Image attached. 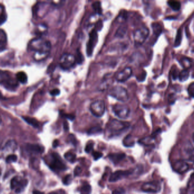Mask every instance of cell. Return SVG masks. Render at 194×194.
I'll list each match as a JSON object with an SVG mask.
<instances>
[{"instance_id": "6da1fadb", "label": "cell", "mask_w": 194, "mask_h": 194, "mask_svg": "<svg viewBox=\"0 0 194 194\" xmlns=\"http://www.w3.org/2000/svg\"><path fill=\"white\" fill-rule=\"evenodd\" d=\"M29 49L34 52L33 57L35 60L40 61L48 56L51 49V44L43 38H35L31 41Z\"/></svg>"}, {"instance_id": "7a4b0ae2", "label": "cell", "mask_w": 194, "mask_h": 194, "mask_svg": "<svg viewBox=\"0 0 194 194\" xmlns=\"http://www.w3.org/2000/svg\"><path fill=\"white\" fill-rule=\"evenodd\" d=\"M129 126L128 123L120 121L118 120H112L107 125V129L110 135L115 136L124 132Z\"/></svg>"}, {"instance_id": "3957f363", "label": "cell", "mask_w": 194, "mask_h": 194, "mask_svg": "<svg viewBox=\"0 0 194 194\" xmlns=\"http://www.w3.org/2000/svg\"><path fill=\"white\" fill-rule=\"evenodd\" d=\"M108 94L110 96L113 97L120 102H126L129 99L128 93L127 89L122 86H118L112 87L110 89Z\"/></svg>"}, {"instance_id": "277c9868", "label": "cell", "mask_w": 194, "mask_h": 194, "mask_svg": "<svg viewBox=\"0 0 194 194\" xmlns=\"http://www.w3.org/2000/svg\"><path fill=\"white\" fill-rule=\"evenodd\" d=\"M149 34V30L147 27H140L134 34V40L136 46H140L145 42Z\"/></svg>"}, {"instance_id": "5b68a950", "label": "cell", "mask_w": 194, "mask_h": 194, "mask_svg": "<svg viewBox=\"0 0 194 194\" xmlns=\"http://www.w3.org/2000/svg\"><path fill=\"white\" fill-rule=\"evenodd\" d=\"M49 167L53 171H63L66 169V165L59 155L56 153L51 154V160L49 164Z\"/></svg>"}, {"instance_id": "8992f818", "label": "cell", "mask_w": 194, "mask_h": 194, "mask_svg": "<svg viewBox=\"0 0 194 194\" xmlns=\"http://www.w3.org/2000/svg\"><path fill=\"white\" fill-rule=\"evenodd\" d=\"M105 103L103 100H97L92 102L90 106V111L92 114L97 117H101L105 112Z\"/></svg>"}, {"instance_id": "52a82bcc", "label": "cell", "mask_w": 194, "mask_h": 194, "mask_svg": "<svg viewBox=\"0 0 194 194\" xmlns=\"http://www.w3.org/2000/svg\"><path fill=\"white\" fill-rule=\"evenodd\" d=\"M113 111L119 119H126L129 117L130 109L127 105L116 104L113 106Z\"/></svg>"}, {"instance_id": "ba28073f", "label": "cell", "mask_w": 194, "mask_h": 194, "mask_svg": "<svg viewBox=\"0 0 194 194\" xmlns=\"http://www.w3.org/2000/svg\"><path fill=\"white\" fill-rule=\"evenodd\" d=\"M76 63L75 57L70 54L65 53L61 57L60 60V65L64 70H69L72 68Z\"/></svg>"}, {"instance_id": "9c48e42d", "label": "cell", "mask_w": 194, "mask_h": 194, "mask_svg": "<svg viewBox=\"0 0 194 194\" xmlns=\"http://www.w3.org/2000/svg\"><path fill=\"white\" fill-rule=\"evenodd\" d=\"M27 184V180L20 178L19 177H16L13 178L11 181V188L12 189L15 190L16 193L21 192L22 189H24Z\"/></svg>"}, {"instance_id": "30bf717a", "label": "cell", "mask_w": 194, "mask_h": 194, "mask_svg": "<svg viewBox=\"0 0 194 194\" xmlns=\"http://www.w3.org/2000/svg\"><path fill=\"white\" fill-rule=\"evenodd\" d=\"M142 190L146 192L157 193L161 190V185L158 182H146L143 184Z\"/></svg>"}, {"instance_id": "8fae6325", "label": "cell", "mask_w": 194, "mask_h": 194, "mask_svg": "<svg viewBox=\"0 0 194 194\" xmlns=\"http://www.w3.org/2000/svg\"><path fill=\"white\" fill-rule=\"evenodd\" d=\"M132 75V71L130 67H125L120 71L116 77V80L120 83H124L128 80Z\"/></svg>"}, {"instance_id": "7c38bea8", "label": "cell", "mask_w": 194, "mask_h": 194, "mask_svg": "<svg viewBox=\"0 0 194 194\" xmlns=\"http://www.w3.org/2000/svg\"><path fill=\"white\" fill-rule=\"evenodd\" d=\"M0 84H3L11 87L16 86V84L11 79L9 74L1 71H0Z\"/></svg>"}, {"instance_id": "4fadbf2b", "label": "cell", "mask_w": 194, "mask_h": 194, "mask_svg": "<svg viewBox=\"0 0 194 194\" xmlns=\"http://www.w3.org/2000/svg\"><path fill=\"white\" fill-rule=\"evenodd\" d=\"M129 171H123V170H118L113 173L109 178L110 182H115L123 178L127 177L131 174Z\"/></svg>"}, {"instance_id": "5bb4252c", "label": "cell", "mask_w": 194, "mask_h": 194, "mask_svg": "<svg viewBox=\"0 0 194 194\" xmlns=\"http://www.w3.org/2000/svg\"><path fill=\"white\" fill-rule=\"evenodd\" d=\"M97 33L94 30H92V32L90 34V39L87 46V55H91L93 52V50L97 43Z\"/></svg>"}, {"instance_id": "9a60e30c", "label": "cell", "mask_w": 194, "mask_h": 194, "mask_svg": "<svg viewBox=\"0 0 194 194\" xmlns=\"http://www.w3.org/2000/svg\"><path fill=\"white\" fill-rule=\"evenodd\" d=\"M172 168L174 171L180 174L185 173L189 170V165L184 161H178L174 162L172 165Z\"/></svg>"}, {"instance_id": "2e32d148", "label": "cell", "mask_w": 194, "mask_h": 194, "mask_svg": "<svg viewBox=\"0 0 194 194\" xmlns=\"http://www.w3.org/2000/svg\"><path fill=\"white\" fill-rule=\"evenodd\" d=\"M108 158L109 159L113 162L114 164H118L119 162L122 161L125 157V154L124 153H111L108 155Z\"/></svg>"}, {"instance_id": "e0dca14e", "label": "cell", "mask_w": 194, "mask_h": 194, "mask_svg": "<svg viewBox=\"0 0 194 194\" xmlns=\"http://www.w3.org/2000/svg\"><path fill=\"white\" fill-rule=\"evenodd\" d=\"M27 148L29 151L34 153H42L44 150L43 147L38 144H28Z\"/></svg>"}, {"instance_id": "ac0fdd59", "label": "cell", "mask_w": 194, "mask_h": 194, "mask_svg": "<svg viewBox=\"0 0 194 194\" xmlns=\"http://www.w3.org/2000/svg\"><path fill=\"white\" fill-rule=\"evenodd\" d=\"M7 43V37L5 32L0 29V51L5 49Z\"/></svg>"}, {"instance_id": "d6986e66", "label": "cell", "mask_w": 194, "mask_h": 194, "mask_svg": "<svg viewBox=\"0 0 194 194\" xmlns=\"http://www.w3.org/2000/svg\"><path fill=\"white\" fill-rule=\"evenodd\" d=\"M16 143L15 141L10 140L9 141L5 146V150L6 151H14L16 149Z\"/></svg>"}, {"instance_id": "ffe728a7", "label": "cell", "mask_w": 194, "mask_h": 194, "mask_svg": "<svg viewBox=\"0 0 194 194\" xmlns=\"http://www.w3.org/2000/svg\"><path fill=\"white\" fill-rule=\"evenodd\" d=\"M123 145L125 147H132L135 145V141L131 135H127L124 138V140L123 141Z\"/></svg>"}, {"instance_id": "44dd1931", "label": "cell", "mask_w": 194, "mask_h": 194, "mask_svg": "<svg viewBox=\"0 0 194 194\" xmlns=\"http://www.w3.org/2000/svg\"><path fill=\"white\" fill-rule=\"evenodd\" d=\"M23 119L29 125H31L34 128H38L39 126V122L36 120L30 117H22Z\"/></svg>"}, {"instance_id": "7402d4cb", "label": "cell", "mask_w": 194, "mask_h": 194, "mask_svg": "<svg viewBox=\"0 0 194 194\" xmlns=\"http://www.w3.org/2000/svg\"><path fill=\"white\" fill-rule=\"evenodd\" d=\"M65 159L70 163H74L76 160V154L72 152H67L64 154Z\"/></svg>"}, {"instance_id": "603a6c76", "label": "cell", "mask_w": 194, "mask_h": 194, "mask_svg": "<svg viewBox=\"0 0 194 194\" xmlns=\"http://www.w3.org/2000/svg\"><path fill=\"white\" fill-rule=\"evenodd\" d=\"M189 77V72L187 70H183L178 75V78L179 81L181 82L186 81L188 79Z\"/></svg>"}, {"instance_id": "cb8c5ba5", "label": "cell", "mask_w": 194, "mask_h": 194, "mask_svg": "<svg viewBox=\"0 0 194 194\" xmlns=\"http://www.w3.org/2000/svg\"><path fill=\"white\" fill-rule=\"evenodd\" d=\"M168 5L172 9L173 11H178L181 8V3L179 1H168Z\"/></svg>"}, {"instance_id": "d4e9b609", "label": "cell", "mask_w": 194, "mask_h": 194, "mask_svg": "<svg viewBox=\"0 0 194 194\" xmlns=\"http://www.w3.org/2000/svg\"><path fill=\"white\" fill-rule=\"evenodd\" d=\"M16 78L18 80L23 84H25L27 81L26 74L23 72H19L16 74Z\"/></svg>"}, {"instance_id": "484cf974", "label": "cell", "mask_w": 194, "mask_h": 194, "mask_svg": "<svg viewBox=\"0 0 194 194\" xmlns=\"http://www.w3.org/2000/svg\"><path fill=\"white\" fill-rule=\"evenodd\" d=\"M92 192V187L89 184H85L81 187V194H90Z\"/></svg>"}, {"instance_id": "4316f807", "label": "cell", "mask_w": 194, "mask_h": 194, "mask_svg": "<svg viewBox=\"0 0 194 194\" xmlns=\"http://www.w3.org/2000/svg\"><path fill=\"white\" fill-rule=\"evenodd\" d=\"M102 131V129L100 126H95V127H93L89 130L87 133L90 135H96V134H99L101 133Z\"/></svg>"}, {"instance_id": "83f0119b", "label": "cell", "mask_w": 194, "mask_h": 194, "mask_svg": "<svg viewBox=\"0 0 194 194\" xmlns=\"http://www.w3.org/2000/svg\"><path fill=\"white\" fill-rule=\"evenodd\" d=\"M152 28L153 30V32H154V34H157V35H159L161 33L162 29L161 26L158 24V23H153L152 25Z\"/></svg>"}, {"instance_id": "f1b7e54d", "label": "cell", "mask_w": 194, "mask_h": 194, "mask_svg": "<svg viewBox=\"0 0 194 194\" xmlns=\"http://www.w3.org/2000/svg\"><path fill=\"white\" fill-rule=\"evenodd\" d=\"M126 34V29L124 27H120L119 28L116 33V36L119 38L123 37L125 34Z\"/></svg>"}, {"instance_id": "f546056e", "label": "cell", "mask_w": 194, "mask_h": 194, "mask_svg": "<svg viewBox=\"0 0 194 194\" xmlns=\"http://www.w3.org/2000/svg\"><path fill=\"white\" fill-rule=\"evenodd\" d=\"M187 91L190 96L194 98V82L191 83L189 85Z\"/></svg>"}, {"instance_id": "4dcf8cb0", "label": "cell", "mask_w": 194, "mask_h": 194, "mask_svg": "<svg viewBox=\"0 0 194 194\" xmlns=\"http://www.w3.org/2000/svg\"><path fill=\"white\" fill-rule=\"evenodd\" d=\"M17 156L15 154H10L7 156L6 159V161L7 163H12L16 161Z\"/></svg>"}, {"instance_id": "1f68e13d", "label": "cell", "mask_w": 194, "mask_h": 194, "mask_svg": "<svg viewBox=\"0 0 194 194\" xmlns=\"http://www.w3.org/2000/svg\"><path fill=\"white\" fill-rule=\"evenodd\" d=\"M72 176L69 174H68L67 175H66L63 179V183L64 184V185L70 184L71 182H72Z\"/></svg>"}, {"instance_id": "d6a6232c", "label": "cell", "mask_w": 194, "mask_h": 194, "mask_svg": "<svg viewBox=\"0 0 194 194\" xmlns=\"http://www.w3.org/2000/svg\"><path fill=\"white\" fill-rule=\"evenodd\" d=\"M92 156L94 158V159L95 161H97L102 157L103 154L102 153L99 152V151H93Z\"/></svg>"}, {"instance_id": "836d02e7", "label": "cell", "mask_w": 194, "mask_h": 194, "mask_svg": "<svg viewBox=\"0 0 194 194\" xmlns=\"http://www.w3.org/2000/svg\"><path fill=\"white\" fill-rule=\"evenodd\" d=\"M68 140L69 142L72 143L74 146L76 145L77 144V141L75 138V136L74 135H72V134H70V135H68Z\"/></svg>"}, {"instance_id": "e575fe53", "label": "cell", "mask_w": 194, "mask_h": 194, "mask_svg": "<svg viewBox=\"0 0 194 194\" xmlns=\"http://www.w3.org/2000/svg\"><path fill=\"white\" fill-rule=\"evenodd\" d=\"M181 39H182V32L178 31L176 39L175 41V46H178L181 44Z\"/></svg>"}, {"instance_id": "d590c367", "label": "cell", "mask_w": 194, "mask_h": 194, "mask_svg": "<svg viewBox=\"0 0 194 194\" xmlns=\"http://www.w3.org/2000/svg\"><path fill=\"white\" fill-rule=\"evenodd\" d=\"M93 7L95 9V11L97 12L98 14H101L102 13V10L101 9V5H100V2H97L93 4Z\"/></svg>"}, {"instance_id": "8d00e7d4", "label": "cell", "mask_w": 194, "mask_h": 194, "mask_svg": "<svg viewBox=\"0 0 194 194\" xmlns=\"http://www.w3.org/2000/svg\"><path fill=\"white\" fill-rule=\"evenodd\" d=\"M93 148H94V144L89 143V144H87V145L86 146L85 151H86V153H90V152H92L93 150Z\"/></svg>"}, {"instance_id": "74e56055", "label": "cell", "mask_w": 194, "mask_h": 194, "mask_svg": "<svg viewBox=\"0 0 194 194\" xmlns=\"http://www.w3.org/2000/svg\"><path fill=\"white\" fill-rule=\"evenodd\" d=\"M81 173H82V169H81V167L78 166H76L74 170V175L75 177L79 176L81 174Z\"/></svg>"}, {"instance_id": "f35d334b", "label": "cell", "mask_w": 194, "mask_h": 194, "mask_svg": "<svg viewBox=\"0 0 194 194\" xmlns=\"http://www.w3.org/2000/svg\"><path fill=\"white\" fill-rule=\"evenodd\" d=\"M60 93V91L59 89H57V88L54 89L52 91H51V92H50V94L53 96H58V95H59Z\"/></svg>"}, {"instance_id": "ab89813d", "label": "cell", "mask_w": 194, "mask_h": 194, "mask_svg": "<svg viewBox=\"0 0 194 194\" xmlns=\"http://www.w3.org/2000/svg\"><path fill=\"white\" fill-rule=\"evenodd\" d=\"M124 190L123 189H115L113 192V194H123Z\"/></svg>"}, {"instance_id": "60d3db41", "label": "cell", "mask_w": 194, "mask_h": 194, "mask_svg": "<svg viewBox=\"0 0 194 194\" xmlns=\"http://www.w3.org/2000/svg\"><path fill=\"white\" fill-rule=\"evenodd\" d=\"M6 20V16L5 14H2L0 17V25L5 21Z\"/></svg>"}, {"instance_id": "b9f144b4", "label": "cell", "mask_w": 194, "mask_h": 194, "mask_svg": "<svg viewBox=\"0 0 194 194\" xmlns=\"http://www.w3.org/2000/svg\"><path fill=\"white\" fill-rule=\"evenodd\" d=\"M64 117H66V119L70 120L71 121H73L75 118V116H74L72 114H64Z\"/></svg>"}, {"instance_id": "7bdbcfd3", "label": "cell", "mask_w": 194, "mask_h": 194, "mask_svg": "<svg viewBox=\"0 0 194 194\" xmlns=\"http://www.w3.org/2000/svg\"><path fill=\"white\" fill-rule=\"evenodd\" d=\"M59 141L57 140H55L53 142V144H52V146L54 148H56L59 145Z\"/></svg>"}, {"instance_id": "ee69618b", "label": "cell", "mask_w": 194, "mask_h": 194, "mask_svg": "<svg viewBox=\"0 0 194 194\" xmlns=\"http://www.w3.org/2000/svg\"><path fill=\"white\" fill-rule=\"evenodd\" d=\"M64 128L65 130H66V131H68L69 129L68 124L66 122H64Z\"/></svg>"}, {"instance_id": "f6af8a7d", "label": "cell", "mask_w": 194, "mask_h": 194, "mask_svg": "<svg viewBox=\"0 0 194 194\" xmlns=\"http://www.w3.org/2000/svg\"><path fill=\"white\" fill-rule=\"evenodd\" d=\"M33 194H43V193L38 191H35L33 192Z\"/></svg>"}, {"instance_id": "bcb514c9", "label": "cell", "mask_w": 194, "mask_h": 194, "mask_svg": "<svg viewBox=\"0 0 194 194\" xmlns=\"http://www.w3.org/2000/svg\"><path fill=\"white\" fill-rule=\"evenodd\" d=\"M192 138H193V142H194V133H193V136H192Z\"/></svg>"}, {"instance_id": "7dc6e473", "label": "cell", "mask_w": 194, "mask_h": 194, "mask_svg": "<svg viewBox=\"0 0 194 194\" xmlns=\"http://www.w3.org/2000/svg\"><path fill=\"white\" fill-rule=\"evenodd\" d=\"M1 118H0V123H1Z\"/></svg>"}, {"instance_id": "c3c4849f", "label": "cell", "mask_w": 194, "mask_h": 194, "mask_svg": "<svg viewBox=\"0 0 194 194\" xmlns=\"http://www.w3.org/2000/svg\"><path fill=\"white\" fill-rule=\"evenodd\" d=\"M0 175H1V171H0Z\"/></svg>"}]
</instances>
